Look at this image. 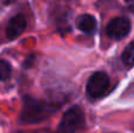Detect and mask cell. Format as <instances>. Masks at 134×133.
<instances>
[{
    "mask_svg": "<svg viewBox=\"0 0 134 133\" xmlns=\"http://www.w3.org/2000/svg\"><path fill=\"white\" fill-rule=\"evenodd\" d=\"M59 105L60 104H54L46 100H39V99L27 97L24 101L20 120L25 124L42 121L46 118H48L54 111L58 110Z\"/></svg>",
    "mask_w": 134,
    "mask_h": 133,
    "instance_id": "1",
    "label": "cell"
},
{
    "mask_svg": "<svg viewBox=\"0 0 134 133\" xmlns=\"http://www.w3.org/2000/svg\"><path fill=\"white\" fill-rule=\"evenodd\" d=\"M85 127V113L80 106H72L64 113L57 133H78Z\"/></svg>",
    "mask_w": 134,
    "mask_h": 133,
    "instance_id": "2",
    "label": "cell"
},
{
    "mask_svg": "<svg viewBox=\"0 0 134 133\" xmlns=\"http://www.w3.org/2000/svg\"><path fill=\"white\" fill-rule=\"evenodd\" d=\"M109 87V78L102 71L94 72L86 84V93L91 99H99L107 92Z\"/></svg>",
    "mask_w": 134,
    "mask_h": 133,
    "instance_id": "3",
    "label": "cell"
},
{
    "mask_svg": "<svg viewBox=\"0 0 134 133\" xmlns=\"http://www.w3.org/2000/svg\"><path fill=\"white\" fill-rule=\"evenodd\" d=\"M132 24L131 20L126 16H115L106 26V34L109 38L115 40L124 39L131 32Z\"/></svg>",
    "mask_w": 134,
    "mask_h": 133,
    "instance_id": "4",
    "label": "cell"
},
{
    "mask_svg": "<svg viewBox=\"0 0 134 133\" xmlns=\"http://www.w3.org/2000/svg\"><path fill=\"white\" fill-rule=\"evenodd\" d=\"M27 27V20L23 13H18L13 15L8 20L6 26V35L9 40H13L15 38L20 37L25 32Z\"/></svg>",
    "mask_w": 134,
    "mask_h": 133,
    "instance_id": "5",
    "label": "cell"
},
{
    "mask_svg": "<svg viewBox=\"0 0 134 133\" xmlns=\"http://www.w3.org/2000/svg\"><path fill=\"white\" fill-rule=\"evenodd\" d=\"M76 28L86 34H92L97 30V20L92 14H81L75 20Z\"/></svg>",
    "mask_w": 134,
    "mask_h": 133,
    "instance_id": "6",
    "label": "cell"
},
{
    "mask_svg": "<svg viewBox=\"0 0 134 133\" xmlns=\"http://www.w3.org/2000/svg\"><path fill=\"white\" fill-rule=\"evenodd\" d=\"M121 59H122V63L128 67L134 66V41L130 42L126 46V48L122 52Z\"/></svg>",
    "mask_w": 134,
    "mask_h": 133,
    "instance_id": "7",
    "label": "cell"
},
{
    "mask_svg": "<svg viewBox=\"0 0 134 133\" xmlns=\"http://www.w3.org/2000/svg\"><path fill=\"white\" fill-rule=\"evenodd\" d=\"M11 73H12L11 64L7 63L6 60H1L0 59V81L7 80L11 77Z\"/></svg>",
    "mask_w": 134,
    "mask_h": 133,
    "instance_id": "8",
    "label": "cell"
},
{
    "mask_svg": "<svg viewBox=\"0 0 134 133\" xmlns=\"http://www.w3.org/2000/svg\"><path fill=\"white\" fill-rule=\"evenodd\" d=\"M1 2L5 5H9V4H12V2H14V0H1Z\"/></svg>",
    "mask_w": 134,
    "mask_h": 133,
    "instance_id": "9",
    "label": "cell"
}]
</instances>
